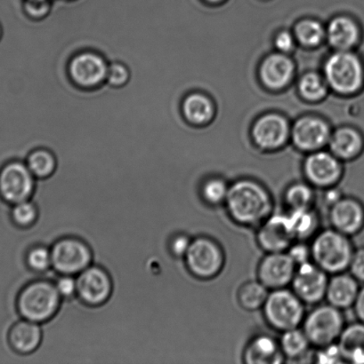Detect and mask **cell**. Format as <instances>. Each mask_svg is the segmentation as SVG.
Returning <instances> with one entry per match:
<instances>
[{"instance_id":"ac0fdd59","label":"cell","mask_w":364,"mask_h":364,"mask_svg":"<svg viewBox=\"0 0 364 364\" xmlns=\"http://www.w3.org/2000/svg\"><path fill=\"white\" fill-rule=\"evenodd\" d=\"M330 136L329 127L322 120L306 117L296 123L293 139L296 145L305 151H313L326 144Z\"/></svg>"},{"instance_id":"ba28073f","label":"cell","mask_w":364,"mask_h":364,"mask_svg":"<svg viewBox=\"0 0 364 364\" xmlns=\"http://www.w3.org/2000/svg\"><path fill=\"white\" fill-rule=\"evenodd\" d=\"M34 188L35 176L25 164L10 162L0 170V198L4 201L12 205L27 201Z\"/></svg>"},{"instance_id":"d4e9b609","label":"cell","mask_w":364,"mask_h":364,"mask_svg":"<svg viewBox=\"0 0 364 364\" xmlns=\"http://www.w3.org/2000/svg\"><path fill=\"white\" fill-rule=\"evenodd\" d=\"M330 145L331 151L338 158L350 159L355 158L362 151L363 141L358 131L343 128L334 134Z\"/></svg>"},{"instance_id":"bcb514c9","label":"cell","mask_w":364,"mask_h":364,"mask_svg":"<svg viewBox=\"0 0 364 364\" xmlns=\"http://www.w3.org/2000/svg\"><path fill=\"white\" fill-rule=\"evenodd\" d=\"M341 198V193L338 192L337 189H329L326 196H324V202H326V205L331 208V207L333 206L335 203H337Z\"/></svg>"},{"instance_id":"5b68a950","label":"cell","mask_w":364,"mask_h":364,"mask_svg":"<svg viewBox=\"0 0 364 364\" xmlns=\"http://www.w3.org/2000/svg\"><path fill=\"white\" fill-rule=\"evenodd\" d=\"M341 310L333 305L317 306L306 316L303 331L317 348L336 343L345 328Z\"/></svg>"},{"instance_id":"2e32d148","label":"cell","mask_w":364,"mask_h":364,"mask_svg":"<svg viewBox=\"0 0 364 364\" xmlns=\"http://www.w3.org/2000/svg\"><path fill=\"white\" fill-rule=\"evenodd\" d=\"M330 220L334 230L351 237L364 227V207L352 198H341L330 208Z\"/></svg>"},{"instance_id":"9a60e30c","label":"cell","mask_w":364,"mask_h":364,"mask_svg":"<svg viewBox=\"0 0 364 364\" xmlns=\"http://www.w3.org/2000/svg\"><path fill=\"white\" fill-rule=\"evenodd\" d=\"M342 169L334 156L316 152L308 156L305 164L306 179L317 188H331L340 179Z\"/></svg>"},{"instance_id":"d6a6232c","label":"cell","mask_w":364,"mask_h":364,"mask_svg":"<svg viewBox=\"0 0 364 364\" xmlns=\"http://www.w3.org/2000/svg\"><path fill=\"white\" fill-rule=\"evenodd\" d=\"M295 32L298 41L306 46L318 45L324 35L322 25L315 21H301Z\"/></svg>"},{"instance_id":"ffe728a7","label":"cell","mask_w":364,"mask_h":364,"mask_svg":"<svg viewBox=\"0 0 364 364\" xmlns=\"http://www.w3.org/2000/svg\"><path fill=\"white\" fill-rule=\"evenodd\" d=\"M244 358L248 364H281L286 358L280 343L267 335L253 338L245 349Z\"/></svg>"},{"instance_id":"8fae6325","label":"cell","mask_w":364,"mask_h":364,"mask_svg":"<svg viewBox=\"0 0 364 364\" xmlns=\"http://www.w3.org/2000/svg\"><path fill=\"white\" fill-rule=\"evenodd\" d=\"M326 271L310 262L297 267L292 289L298 297L306 304L313 305L322 301L326 296L329 278Z\"/></svg>"},{"instance_id":"f35d334b","label":"cell","mask_w":364,"mask_h":364,"mask_svg":"<svg viewBox=\"0 0 364 364\" xmlns=\"http://www.w3.org/2000/svg\"><path fill=\"white\" fill-rule=\"evenodd\" d=\"M319 351L316 356V362L318 363H343L341 353L336 343L319 348Z\"/></svg>"},{"instance_id":"7bdbcfd3","label":"cell","mask_w":364,"mask_h":364,"mask_svg":"<svg viewBox=\"0 0 364 364\" xmlns=\"http://www.w3.org/2000/svg\"><path fill=\"white\" fill-rule=\"evenodd\" d=\"M191 239L185 235H178L171 241L170 251L177 258H184L191 245Z\"/></svg>"},{"instance_id":"b9f144b4","label":"cell","mask_w":364,"mask_h":364,"mask_svg":"<svg viewBox=\"0 0 364 364\" xmlns=\"http://www.w3.org/2000/svg\"><path fill=\"white\" fill-rule=\"evenodd\" d=\"M348 269L356 280L364 283V248L355 251Z\"/></svg>"},{"instance_id":"9c48e42d","label":"cell","mask_w":364,"mask_h":364,"mask_svg":"<svg viewBox=\"0 0 364 364\" xmlns=\"http://www.w3.org/2000/svg\"><path fill=\"white\" fill-rule=\"evenodd\" d=\"M52 266L63 274H80L90 266L92 252L84 242L76 238H64L51 249Z\"/></svg>"},{"instance_id":"83f0119b","label":"cell","mask_w":364,"mask_h":364,"mask_svg":"<svg viewBox=\"0 0 364 364\" xmlns=\"http://www.w3.org/2000/svg\"><path fill=\"white\" fill-rule=\"evenodd\" d=\"M310 345L305 331L298 328L284 331L280 341L281 351L285 358L290 359L302 358L308 353Z\"/></svg>"},{"instance_id":"d590c367","label":"cell","mask_w":364,"mask_h":364,"mask_svg":"<svg viewBox=\"0 0 364 364\" xmlns=\"http://www.w3.org/2000/svg\"><path fill=\"white\" fill-rule=\"evenodd\" d=\"M27 263L31 269L42 272L52 266L51 250L42 246L33 248L28 252Z\"/></svg>"},{"instance_id":"836d02e7","label":"cell","mask_w":364,"mask_h":364,"mask_svg":"<svg viewBox=\"0 0 364 364\" xmlns=\"http://www.w3.org/2000/svg\"><path fill=\"white\" fill-rule=\"evenodd\" d=\"M299 91L306 99L317 101L326 95V85L318 75L309 73L302 77L299 83Z\"/></svg>"},{"instance_id":"ab89813d","label":"cell","mask_w":364,"mask_h":364,"mask_svg":"<svg viewBox=\"0 0 364 364\" xmlns=\"http://www.w3.org/2000/svg\"><path fill=\"white\" fill-rule=\"evenodd\" d=\"M288 255L293 259L297 267L308 262L309 258L311 257V248H309L308 246L303 244V242L292 245L288 249Z\"/></svg>"},{"instance_id":"ee69618b","label":"cell","mask_w":364,"mask_h":364,"mask_svg":"<svg viewBox=\"0 0 364 364\" xmlns=\"http://www.w3.org/2000/svg\"><path fill=\"white\" fill-rule=\"evenodd\" d=\"M276 45L281 51L288 52L293 48V38L288 32H281L276 39Z\"/></svg>"},{"instance_id":"7c38bea8","label":"cell","mask_w":364,"mask_h":364,"mask_svg":"<svg viewBox=\"0 0 364 364\" xmlns=\"http://www.w3.org/2000/svg\"><path fill=\"white\" fill-rule=\"evenodd\" d=\"M260 247L267 252L287 251L297 240L288 215H273L262 223L256 237Z\"/></svg>"},{"instance_id":"5bb4252c","label":"cell","mask_w":364,"mask_h":364,"mask_svg":"<svg viewBox=\"0 0 364 364\" xmlns=\"http://www.w3.org/2000/svg\"><path fill=\"white\" fill-rule=\"evenodd\" d=\"M112 291V280L101 267L89 266L78 274L77 294L85 304L102 305L110 298Z\"/></svg>"},{"instance_id":"c3c4849f","label":"cell","mask_w":364,"mask_h":364,"mask_svg":"<svg viewBox=\"0 0 364 364\" xmlns=\"http://www.w3.org/2000/svg\"><path fill=\"white\" fill-rule=\"evenodd\" d=\"M208 1H210V2H217V1H220V0H208Z\"/></svg>"},{"instance_id":"8992f818","label":"cell","mask_w":364,"mask_h":364,"mask_svg":"<svg viewBox=\"0 0 364 364\" xmlns=\"http://www.w3.org/2000/svg\"><path fill=\"white\" fill-rule=\"evenodd\" d=\"M326 75L328 83L341 94H354L364 84V68L354 53L338 52L327 60Z\"/></svg>"},{"instance_id":"e575fe53","label":"cell","mask_w":364,"mask_h":364,"mask_svg":"<svg viewBox=\"0 0 364 364\" xmlns=\"http://www.w3.org/2000/svg\"><path fill=\"white\" fill-rule=\"evenodd\" d=\"M12 210V220L17 226L21 228L30 227L38 218V210L33 203L27 200L14 205Z\"/></svg>"},{"instance_id":"cb8c5ba5","label":"cell","mask_w":364,"mask_h":364,"mask_svg":"<svg viewBox=\"0 0 364 364\" xmlns=\"http://www.w3.org/2000/svg\"><path fill=\"white\" fill-rule=\"evenodd\" d=\"M360 31L354 21L348 17H338L328 28V38L335 48L348 50L358 42Z\"/></svg>"},{"instance_id":"d6986e66","label":"cell","mask_w":364,"mask_h":364,"mask_svg":"<svg viewBox=\"0 0 364 364\" xmlns=\"http://www.w3.org/2000/svg\"><path fill=\"white\" fill-rule=\"evenodd\" d=\"M288 131V124L284 117L272 114L258 121L253 134L260 147L276 149L286 140Z\"/></svg>"},{"instance_id":"4316f807","label":"cell","mask_w":364,"mask_h":364,"mask_svg":"<svg viewBox=\"0 0 364 364\" xmlns=\"http://www.w3.org/2000/svg\"><path fill=\"white\" fill-rule=\"evenodd\" d=\"M269 295V288L261 282L251 281L242 285L238 292V301L242 309L255 311L263 308Z\"/></svg>"},{"instance_id":"f546056e","label":"cell","mask_w":364,"mask_h":364,"mask_svg":"<svg viewBox=\"0 0 364 364\" xmlns=\"http://www.w3.org/2000/svg\"><path fill=\"white\" fill-rule=\"evenodd\" d=\"M288 215L297 240H305L311 237L318 226L317 217L311 209L291 210Z\"/></svg>"},{"instance_id":"44dd1931","label":"cell","mask_w":364,"mask_h":364,"mask_svg":"<svg viewBox=\"0 0 364 364\" xmlns=\"http://www.w3.org/2000/svg\"><path fill=\"white\" fill-rule=\"evenodd\" d=\"M344 362L364 364V323H351L344 328L337 341Z\"/></svg>"},{"instance_id":"277c9868","label":"cell","mask_w":364,"mask_h":364,"mask_svg":"<svg viewBox=\"0 0 364 364\" xmlns=\"http://www.w3.org/2000/svg\"><path fill=\"white\" fill-rule=\"evenodd\" d=\"M263 310L270 326L283 333L298 328L305 319L304 302L293 291L285 288L273 290Z\"/></svg>"},{"instance_id":"4dcf8cb0","label":"cell","mask_w":364,"mask_h":364,"mask_svg":"<svg viewBox=\"0 0 364 364\" xmlns=\"http://www.w3.org/2000/svg\"><path fill=\"white\" fill-rule=\"evenodd\" d=\"M315 193L304 183L291 185L285 192L284 201L291 210L311 209Z\"/></svg>"},{"instance_id":"8d00e7d4","label":"cell","mask_w":364,"mask_h":364,"mask_svg":"<svg viewBox=\"0 0 364 364\" xmlns=\"http://www.w3.org/2000/svg\"><path fill=\"white\" fill-rule=\"evenodd\" d=\"M130 70L124 63H114L110 64L108 71H107L106 82L110 87L114 88L126 87L130 80Z\"/></svg>"},{"instance_id":"3957f363","label":"cell","mask_w":364,"mask_h":364,"mask_svg":"<svg viewBox=\"0 0 364 364\" xmlns=\"http://www.w3.org/2000/svg\"><path fill=\"white\" fill-rule=\"evenodd\" d=\"M61 298L55 284L46 281L34 282L21 291L17 308L25 320L43 323L56 315Z\"/></svg>"},{"instance_id":"7dc6e473","label":"cell","mask_w":364,"mask_h":364,"mask_svg":"<svg viewBox=\"0 0 364 364\" xmlns=\"http://www.w3.org/2000/svg\"><path fill=\"white\" fill-rule=\"evenodd\" d=\"M3 37V28L1 26V24H0V41H1Z\"/></svg>"},{"instance_id":"603a6c76","label":"cell","mask_w":364,"mask_h":364,"mask_svg":"<svg viewBox=\"0 0 364 364\" xmlns=\"http://www.w3.org/2000/svg\"><path fill=\"white\" fill-rule=\"evenodd\" d=\"M293 75V64L288 57L273 55L265 60L261 67V77L267 87L281 88L288 84Z\"/></svg>"},{"instance_id":"f6af8a7d","label":"cell","mask_w":364,"mask_h":364,"mask_svg":"<svg viewBox=\"0 0 364 364\" xmlns=\"http://www.w3.org/2000/svg\"><path fill=\"white\" fill-rule=\"evenodd\" d=\"M354 306L356 316H358L360 322L364 323V287L360 289Z\"/></svg>"},{"instance_id":"484cf974","label":"cell","mask_w":364,"mask_h":364,"mask_svg":"<svg viewBox=\"0 0 364 364\" xmlns=\"http://www.w3.org/2000/svg\"><path fill=\"white\" fill-rule=\"evenodd\" d=\"M183 112L189 122L202 124L208 122L213 115V107L206 96L192 94L185 98L183 103Z\"/></svg>"},{"instance_id":"74e56055","label":"cell","mask_w":364,"mask_h":364,"mask_svg":"<svg viewBox=\"0 0 364 364\" xmlns=\"http://www.w3.org/2000/svg\"><path fill=\"white\" fill-rule=\"evenodd\" d=\"M52 5L50 0H25L24 10L28 18L41 21L48 16Z\"/></svg>"},{"instance_id":"4fadbf2b","label":"cell","mask_w":364,"mask_h":364,"mask_svg":"<svg viewBox=\"0 0 364 364\" xmlns=\"http://www.w3.org/2000/svg\"><path fill=\"white\" fill-rule=\"evenodd\" d=\"M297 265L288 252H269L259 264V280L269 289L277 290L291 284Z\"/></svg>"},{"instance_id":"7402d4cb","label":"cell","mask_w":364,"mask_h":364,"mask_svg":"<svg viewBox=\"0 0 364 364\" xmlns=\"http://www.w3.org/2000/svg\"><path fill=\"white\" fill-rule=\"evenodd\" d=\"M42 340L41 327L37 323L25 320L14 324L9 334L11 348L20 354H28L38 348Z\"/></svg>"},{"instance_id":"7a4b0ae2","label":"cell","mask_w":364,"mask_h":364,"mask_svg":"<svg viewBox=\"0 0 364 364\" xmlns=\"http://www.w3.org/2000/svg\"><path fill=\"white\" fill-rule=\"evenodd\" d=\"M355 250L348 235L336 230L317 235L311 246L313 262L328 274L345 272L350 266Z\"/></svg>"},{"instance_id":"e0dca14e","label":"cell","mask_w":364,"mask_h":364,"mask_svg":"<svg viewBox=\"0 0 364 364\" xmlns=\"http://www.w3.org/2000/svg\"><path fill=\"white\" fill-rule=\"evenodd\" d=\"M359 291L358 281L351 274H335L328 284L326 298L335 308L345 309L354 306Z\"/></svg>"},{"instance_id":"1f68e13d","label":"cell","mask_w":364,"mask_h":364,"mask_svg":"<svg viewBox=\"0 0 364 364\" xmlns=\"http://www.w3.org/2000/svg\"><path fill=\"white\" fill-rule=\"evenodd\" d=\"M229 191L226 182L219 178H213L207 181L202 186V196L210 205H219L226 202Z\"/></svg>"},{"instance_id":"30bf717a","label":"cell","mask_w":364,"mask_h":364,"mask_svg":"<svg viewBox=\"0 0 364 364\" xmlns=\"http://www.w3.org/2000/svg\"><path fill=\"white\" fill-rule=\"evenodd\" d=\"M108 63L99 53L85 51L78 53L69 64L71 80L78 87L93 89L106 82Z\"/></svg>"},{"instance_id":"f1b7e54d","label":"cell","mask_w":364,"mask_h":364,"mask_svg":"<svg viewBox=\"0 0 364 364\" xmlns=\"http://www.w3.org/2000/svg\"><path fill=\"white\" fill-rule=\"evenodd\" d=\"M26 165L35 178L45 179L55 173L57 162L55 155L48 149H38L28 155Z\"/></svg>"},{"instance_id":"6da1fadb","label":"cell","mask_w":364,"mask_h":364,"mask_svg":"<svg viewBox=\"0 0 364 364\" xmlns=\"http://www.w3.org/2000/svg\"><path fill=\"white\" fill-rule=\"evenodd\" d=\"M224 203L232 219L244 226L262 224L273 210L270 193L251 180H241L232 185Z\"/></svg>"},{"instance_id":"52a82bcc","label":"cell","mask_w":364,"mask_h":364,"mask_svg":"<svg viewBox=\"0 0 364 364\" xmlns=\"http://www.w3.org/2000/svg\"><path fill=\"white\" fill-rule=\"evenodd\" d=\"M185 262L189 271L201 279H212L223 269L224 255L222 248L209 237H201L191 242Z\"/></svg>"},{"instance_id":"60d3db41","label":"cell","mask_w":364,"mask_h":364,"mask_svg":"<svg viewBox=\"0 0 364 364\" xmlns=\"http://www.w3.org/2000/svg\"><path fill=\"white\" fill-rule=\"evenodd\" d=\"M56 287L61 297L71 298L77 294V279L70 274H63V277L57 281Z\"/></svg>"}]
</instances>
